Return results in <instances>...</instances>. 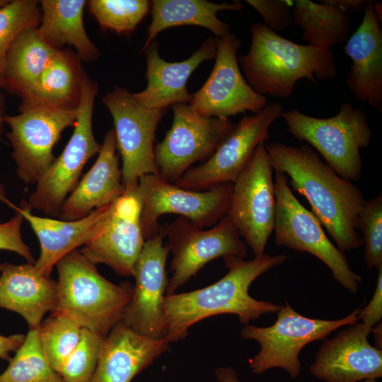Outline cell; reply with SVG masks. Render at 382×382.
Listing matches in <instances>:
<instances>
[{"label": "cell", "instance_id": "6da1fadb", "mask_svg": "<svg viewBox=\"0 0 382 382\" xmlns=\"http://www.w3.org/2000/svg\"><path fill=\"white\" fill-rule=\"evenodd\" d=\"M265 147L272 169L289 177V185L306 198L337 248L343 253L358 249L363 243L358 215L366 201L361 190L339 176L308 145L274 141L265 142Z\"/></svg>", "mask_w": 382, "mask_h": 382}, {"label": "cell", "instance_id": "7a4b0ae2", "mask_svg": "<svg viewBox=\"0 0 382 382\" xmlns=\"http://www.w3.org/2000/svg\"><path fill=\"white\" fill-rule=\"evenodd\" d=\"M288 259L285 255L264 253L250 260L234 255L224 257L227 273L206 287L165 296L166 337L169 342L185 339L190 326L219 314H234L248 325L263 314L277 313L281 305L259 301L249 294L251 284Z\"/></svg>", "mask_w": 382, "mask_h": 382}, {"label": "cell", "instance_id": "3957f363", "mask_svg": "<svg viewBox=\"0 0 382 382\" xmlns=\"http://www.w3.org/2000/svg\"><path fill=\"white\" fill-rule=\"evenodd\" d=\"M250 31L249 51L238 60L245 80L257 93L288 98L300 79L316 83L336 76L331 50L296 43L261 23L252 24Z\"/></svg>", "mask_w": 382, "mask_h": 382}, {"label": "cell", "instance_id": "277c9868", "mask_svg": "<svg viewBox=\"0 0 382 382\" xmlns=\"http://www.w3.org/2000/svg\"><path fill=\"white\" fill-rule=\"evenodd\" d=\"M55 266L58 280L54 311L67 315L82 328L105 337L122 320L134 286L129 282L119 285L110 282L80 250L68 253Z\"/></svg>", "mask_w": 382, "mask_h": 382}, {"label": "cell", "instance_id": "5b68a950", "mask_svg": "<svg viewBox=\"0 0 382 382\" xmlns=\"http://www.w3.org/2000/svg\"><path fill=\"white\" fill-rule=\"evenodd\" d=\"M281 117L293 137L313 146L339 176L351 182L360 179V149L367 147L372 137L362 110L343 103L336 115L328 118L312 117L296 109L283 112Z\"/></svg>", "mask_w": 382, "mask_h": 382}, {"label": "cell", "instance_id": "8992f818", "mask_svg": "<svg viewBox=\"0 0 382 382\" xmlns=\"http://www.w3.org/2000/svg\"><path fill=\"white\" fill-rule=\"evenodd\" d=\"M76 108L54 105L30 95L21 100L19 113L6 115V134L16 174L26 185L36 184L55 159L53 148L62 132L75 125Z\"/></svg>", "mask_w": 382, "mask_h": 382}, {"label": "cell", "instance_id": "52a82bcc", "mask_svg": "<svg viewBox=\"0 0 382 382\" xmlns=\"http://www.w3.org/2000/svg\"><path fill=\"white\" fill-rule=\"evenodd\" d=\"M358 310L338 320L311 318L296 312L285 301L277 312L275 322L269 327L245 325L241 331L245 340L258 342L260 349L248 361L253 374H262L272 368H281L297 378L301 369L299 353L308 343L325 340L341 327L353 325L359 320Z\"/></svg>", "mask_w": 382, "mask_h": 382}, {"label": "cell", "instance_id": "ba28073f", "mask_svg": "<svg viewBox=\"0 0 382 382\" xmlns=\"http://www.w3.org/2000/svg\"><path fill=\"white\" fill-rule=\"evenodd\" d=\"M274 183L276 245L314 255L329 267L337 282L356 294L363 278L351 269L345 254L328 239L316 216L294 196L288 177L276 172Z\"/></svg>", "mask_w": 382, "mask_h": 382}, {"label": "cell", "instance_id": "9c48e42d", "mask_svg": "<svg viewBox=\"0 0 382 382\" xmlns=\"http://www.w3.org/2000/svg\"><path fill=\"white\" fill-rule=\"evenodd\" d=\"M98 84L86 79L78 106L74 129L62 154L36 183L26 204L30 210L59 216L65 199L77 185L88 161L98 154L101 144L95 139L92 117Z\"/></svg>", "mask_w": 382, "mask_h": 382}, {"label": "cell", "instance_id": "30bf717a", "mask_svg": "<svg viewBox=\"0 0 382 382\" xmlns=\"http://www.w3.org/2000/svg\"><path fill=\"white\" fill-rule=\"evenodd\" d=\"M141 202V225L145 239L158 234V218L175 214L204 228L216 224L228 212L233 183L195 191L180 188L158 174L144 175L138 180Z\"/></svg>", "mask_w": 382, "mask_h": 382}, {"label": "cell", "instance_id": "8fae6325", "mask_svg": "<svg viewBox=\"0 0 382 382\" xmlns=\"http://www.w3.org/2000/svg\"><path fill=\"white\" fill-rule=\"evenodd\" d=\"M261 142L233 183L228 216L255 256L265 253L274 231L276 200L272 167Z\"/></svg>", "mask_w": 382, "mask_h": 382}, {"label": "cell", "instance_id": "7c38bea8", "mask_svg": "<svg viewBox=\"0 0 382 382\" xmlns=\"http://www.w3.org/2000/svg\"><path fill=\"white\" fill-rule=\"evenodd\" d=\"M282 112L280 104L269 103L261 111L243 116L211 157L190 168L173 184L183 189L202 191L233 183L257 146L268 139L270 127Z\"/></svg>", "mask_w": 382, "mask_h": 382}, {"label": "cell", "instance_id": "4fadbf2b", "mask_svg": "<svg viewBox=\"0 0 382 382\" xmlns=\"http://www.w3.org/2000/svg\"><path fill=\"white\" fill-rule=\"evenodd\" d=\"M172 109V125L155 146L154 157L158 175L173 183L193 164L211 157L234 125L228 118L202 116L186 103Z\"/></svg>", "mask_w": 382, "mask_h": 382}, {"label": "cell", "instance_id": "5bb4252c", "mask_svg": "<svg viewBox=\"0 0 382 382\" xmlns=\"http://www.w3.org/2000/svg\"><path fill=\"white\" fill-rule=\"evenodd\" d=\"M103 102L113 119L125 188L137 184L144 175L158 174L154 141L158 124L167 109L144 107L132 93L119 86L104 95Z\"/></svg>", "mask_w": 382, "mask_h": 382}, {"label": "cell", "instance_id": "9a60e30c", "mask_svg": "<svg viewBox=\"0 0 382 382\" xmlns=\"http://www.w3.org/2000/svg\"><path fill=\"white\" fill-rule=\"evenodd\" d=\"M173 254L166 295L175 294L207 263L219 257L234 255L245 259L248 246L226 215L207 230L180 217L163 226Z\"/></svg>", "mask_w": 382, "mask_h": 382}, {"label": "cell", "instance_id": "2e32d148", "mask_svg": "<svg viewBox=\"0 0 382 382\" xmlns=\"http://www.w3.org/2000/svg\"><path fill=\"white\" fill-rule=\"evenodd\" d=\"M137 185L125 188L121 197L107 206L96 234L80 250L94 265L105 264L123 277L134 275L146 241Z\"/></svg>", "mask_w": 382, "mask_h": 382}, {"label": "cell", "instance_id": "e0dca14e", "mask_svg": "<svg viewBox=\"0 0 382 382\" xmlns=\"http://www.w3.org/2000/svg\"><path fill=\"white\" fill-rule=\"evenodd\" d=\"M240 40L231 32L217 40L213 69L203 86L192 94L189 105L198 114L228 118L250 111L257 113L269 103L248 84L240 69Z\"/></svg>", "mask_w": 382, "mask_h": 382}, {"label": "cell", "instance_id": "ac0fdd59", "mask_svg": "<svg viewBox=\"0 0 382 382\" xmlns=\"http://www.w3.org/2000/svg\"><path fill=\"white\" fill-rule=\"evenodd\" d=\"M163 226L146 239L137 260L133 294L122 320L137 333L151 339L166 337L164 300L169 279L166 265L170 249L163 245Z\"/></svg>", "mask_w": 382, "mask_h": 382}, {"label": "cell", "instance_id": "d6986e66", "mask_svg": "<svg viewBox=\"0 0 382 382\" xmlns=\"http://www.w3.org/2000/svg\"><path fill=\"white\" fill-rule=\"evenodd\" d=\"M324 340L310 372L324 382H361L382 376V350L372 346V328L363 323L347 325Z\"/></svg>", "mask_w": 382, "mask_h": 382}, {"label": "cell", "instance_id": "ffe728a7", "mask_svg": "<svg viewBox=\"0 0 382 382\" xmlns=\"http://www.w3.org/2000/svg\"><path fill=\"white\" fill-rule=\"evenodd\" d=\"M217 40L209 37L191 57L178 62L162 59L158 43L153 40L141 50L146 57L147 86L142 91L132 93L134 99L151 109H167L170 105L189 103L192 94L187 89V80L203 62L215 58Z\"/></svg>", "mask_w": 382, "mask_h": 382}, {"label": "cell", "instance_id": "44dd1931", "mask_svg": "<svg viewBox=\"0 0 382 382\" xmlns=\"http://www.w3.org/2000/svg\"><path fill=\"white\" fill-rule=\"evenodd\" d=\"M166 338L141 335L122 320L105 337L95 371L89 382H131L169 348Z\"/></svg>", "mask_w": 382, "mask_h": 382}, {"label": "cell", "instance_id": "7402d4cb", "mask_svg": "<svg viewBox=\"0 0 382 382\" xmlns=\"http://www.w3.org/2000/svg\"><path fill=\"white\" fill-rule=\"evenodd\" d=\"M369 1L362 21L349 38L345 52L352 60L346 85L356 100L380 112L382 107V31Z\"/></svg>", "mask_w": 382, "mask_h": 382}, {"label": "cell", "instance_id": "603a6c76", "mask_svg": "<svg viewBox=\"0 0 382 382\" xmlns=\"http://www.w3.org/2000/svg\"><path fill=\"white\" fill-rule=\"evenodd\" d=\"M116 151L115 133L111 129L104 137L94 164L65 199L59 216L62 220L82 219L124 194L125 188Z\"/></svg>", "mask_w": 382, "mask_h": 382}, {"label": "cell", "instance_id": "cb8c5ba5", "mask_svg": "<svg viewBox=\"0 0 382 382\" xmlns=\"http://www.w3.org/2000/svg\"><path fill=\"white\" fill-rule=\"evenodd\" d=\"M0 272V308L19 314L30 329L38 328L44 316L55 310L57 282L28 262H6L1 265Z\"/></svg>", "mask_w": 382, "mask_h": 382}, {"label": "cell", "instance_id": "d4e9b609", "mask_svg": "<svg viewBox=\"0 0 382 382\" xmlns=\"http://www.w3.org/2000/svg\"><path fill=\"white\" fill-rule=\"evenodd\" d=\"M108 205L82 219L64 221L34 215L26 202H21L16 210L28 221L40 245V256L34 264L38 271L50 277L62 257L88 242L96 234Z\"/></svg>", "mask_w": 382, "mask_h": 382}, {"label": "cell", "instance_id": "484cf974", "mask_svg": "<svg viewBox=\"0 0 382 382\" xmlns=\"http://www.w3.org/2000/svg\"><path fill=\"white\" fill-rule=\"evenodd\" d=\"M239 1L216 4L205 0H154L151 1V21L144 50L161 31L176 26L195 25L210 30L216 38L230 33L228 23L216 16L219 11H241Z\"/></svg>", "mask_w": 382, "mask_h": 382}, {"label": "cell", "instance_id": "4316f807", "mask_svg": "<svg viewBox=\"0 0 382 382\" xmlns=\"http://www.w3.org/2000/svg\"><path fill=\"white\" fill-rule=\"evenodd\" d=\"M84 0H42L40 1L41 24L39 35L49 45L60 50L69 45L76 50L81 61L92 62L100 55L98 47L88 37L83 24Z\"/></svg>", "mask_w": 382, "mask_h": 382}, {"label": "cell", "instance_id": "83f0119b", "mask_svg": "<svg viewBox=\"0 0 382 382\" xmlns=\"http://www.w3.org/2000/svg\"><path fill=\"white\" fill-rule=\"evenodd\" d=\"M37 28L22 30L6 57L3 89L21 100L32 95L42 73L58 50L45 42Z\"/></svg>", "mask_w": 382, "mask_h": 382}, {"label": "cell", "instance_id": "f1b7e54d", "mask_svg": "<svg viewBox=\"0 0 382 382\" xmlns=\"http://www.w3.org/2000/svg\"><path fill=\"white\" fill-rule=\"evenodd\" d=\"M293 2V23L303 29L301 38L308 45L327 51L347 40L351 23L346 12L328 0Z\"/></svg>", "mask_w": 382, "mask_h": 382}, {"label": "cell", "instance_id": "f546056e", "mask_svg": "<svg viewBox=\"0 0 382 382\" xmlns=\"http://www.w3.org/2000/svg\"><path fill=\"white\" fill-rule=\"evenodd\" d=\"M81 59L70 50H58L42 73L33 96L66 108H76L88 78Z\"/></svg>", "mask_w": 382, "mask_h": 382}, {"label": "cell", "instance_id": "4dcf8cb0", "mask_svg": "<svg viewBox=\"0 0 382 382\" xmlns=\"http://www.w3.org/2000/svg\"><path fill=\"white\" fill-rule=\"evenodd\" d=\"M0 382H63L43 354L38 328L29 330L24 342L0 374Z\"/></svg>", "mask_w": 382, "mask_h": 382}, {"label": "cell", "instance_id": "1f68e13d", "mask_svg": "<svg viewBox=\"0 0 382 382\" xmlns=\"http://www.w3.org/2000/svg\"><path fill=\"white\" fill-rule=\"evenodd\" d=\"M81 329L74 319L56 311H52L38 328L43 354L51 367L59 374L80 340Z\"/></svg>", "mask_w": 382, "mask_h": 382}, {"label": "cell", "instance_id": "d6a6232c", "mask_svg": "<svg viewBox=\"0 0 382 382\" xmlns=\"http://www.w3.org/2000/svg\"><path fill=\"white\" fill-rule=\"evenodd\" d=\"M88 4L102 28L119 34L134 30L151 9L147 0H91Z\"/></svg>", "mask_w": 382, "mask_h": 382}, {"label": "cell", "instance_id": "836d02e7", "mask_svg": "<svg viewBox=\"0 0 382 382\" xmlns=\"http://www.w3.org/2000/svg\"><path fill=\"white\" fill-rule=\"evenodd\" d=\"M40 1H9L0 8V88L4 87V74L8 50L24 29L38 27L41 21Z\"/></svg>", "mask_w": 382, "mask_h": 382}, {"label": "cell", "instance_id": "e575fe53", "mask_svg": "<svg viewBox=\"0 0 382 382\" xmlns=\"http://www.w3.org/2000/svg\"><path fill=\"white\" fill-rule=\"evenodd\" d=\"M105 337L82 328L80 340L60 371L63 382H89L96 368Z\"/></svg>", "mask_w": 382, "mask_h": 382}, {"label": "cell", "instance_id": "d590c367", "mask_svg": "<svg viewBox=\"0 0 382 382\" xmlns=\"http://www.w3.org/2000/svg\"><path fill=\"white\" fill-rule=\"evenodd\" d=\"M357 229L363 233L364 257L369 269L382 267V195L365 201L357 221Z\"/></svg>", "mask_w": 382, "mask_h": 382}, {"label": "cell", "instance_id": "8d00e7d4", "mask_svg": "<svg viewBox=\"0 0 382 382\" xmlns=\"http://www.w3.org/2000/svg\"><path fill=\"white\" fill-rule=\"evenodd\" d=\"M245 2L262 16L264 25L277 33L287 29L293 23L288 1L246 0Z\"/></svg>", "mask_w": 382, "mask_h": 382}, {"label": "cell", "instance_id": "74e56055", "mask_svg": "<svg viewBox=\"0 0 382 382\" xmlns=\"http://www.w3.org/2000/svg\"><path fill=\"white\" fill-rule=\"evenodd\" d=\"M23 219V215L17 211V214L10 220L0 223V250L16 253L24 257L27 262L35 264L33 254L22 238Z\"/></svg>", "mask_w": 382, "mask_h": 382}, {"label": "cell", "instance_id": "f35d334b", "mask_svg": "<svg viewBox=\"0 0 382 382\" xmlns=\"http://www.w3.org/2000/svg\"><path fill=\"white\" fill-rule=\"evenodd\" d=\"M378 270L376 286L369 303L358 310L357 316L363 323L374 327L381 322L382 318V267Z\"/></svg>", "mask_w": 382, "mask_h": 382}, {"label": "cell", "instance_id": "ab89813d", "mask_svg": "<svg viewBox=\"0 0 382 382\" xmlns=\"http://www.w3.org/2000/svg\"><path fill=\"white\" fill-rule=\"evenodd\" d=\"M25 335L14 334L8 336L0 335V359L9 361L11 354L16 352L23 345Z\"/></svg>", "mask_w": 382, "mask_h": 382}, {"label": "cell", "instance_id": "60d3db41", "mask_svg": "<svg viewBox=\"0 0 382 382\" xmlns=\"http://www.w3.org/2000/svg\"><path fill=\"white\" fill-rule=\"evenodd\" d=\"M347 14L364 10L369 0H328Z\"/></svg>", "mask_w": 382, "mask_h": 382}, {"label": "cell", "instance_id": "b9f144b4", "mask_svg": "<svg viewBox=\"0 0 382 382\" xmlns=\"http://www.w3.org/2000/svg\"><path fill=\"white\" fill-rule=\"evenodd\" d=\"M215 376L219 382H241L238 373L231 366L217 368L215 370Z\"/></svg>", "mask_w": 382, "mask_h": 382}, {"label": "cell", "instance_id": "7bdbcfd3", "mask_svg": "<svg viewBox=\"0 0 382 382\" xmlns=\"http://www.w3.org/2000/svg\"><path fill=\"white\" fill-rule=\"evenodd\" d=\"M6 116L5 97L1 93H0V139H1L2 134H4Z\"/></svg>", "mask_w": 382, "mask_h": 382}, {"label": "cell", "instance_id": "ee69618b", "mask_svg": "<svg viewBox=\"0 0 382 382\" xmlns=\"http://www.w3.org/2000/svg\"><path fill=\"white\" fill-rule=\"evenodd\" d=\"M371 332L374 334L375 342L376 344V348L381 349L382 347V328L381 322L375 325L371 330Z\"/></svg>", "mask_w": 382, "mask_h": 382}, {"label": "cell", "instance_id": "f6af8a7d", "mask_svg": "<svg viewBox=\"0 0 382 382\" xmlns=\"http://www.w3.org/2000/svg\"><path fill=\"white\" fill-rule=\"evenodd\" d=\"M373 10L380 23L382 21V4L381 2L374 1L372 4Z\"/></svg>", "mask_w": 382, "mask_h": 382}, {"label": "cell", "instance_id": "bcb514c9", "mask_svg": "<svg viewBox=\"0 0 382 382\" xmlns=\"http://www.w3.org/2000/svg\"><path fill=\"white\" fill-rule=\"evenodd\" d=\"M8 1L7 0H0V8L6 5Z\"/></svg>", "mask_w": 382, "mask_h": 382}, {"label": "cell", "instance_id": "7dc6e473", "mask_svg": "<svg viewBox=\"0 0 382 382\" xmlns=\"http://www.w3.org/2000/svg\"><path fill=\"white\" fill-rule=\"evenodd\" d=\"M361 382H377V381L375 378H368V379L364 380V381H362Z\"/></svg>", "mask_w": 382, "mask_h": 382}, {"label": "cell", "instance_id": "c3c4849f", "mask_svg": "<svg viewBox=\"0 0 382 382\" xmlns=\"http://www.w3.org/2000/svg\"><path fill=\"white\" fill-rule=\"evenodd\" d=\"M1 265H2V264H1V263H0V271H1Z\"/></svg>", "mask_w": 382, "mask_h": 382}]
</instances>
